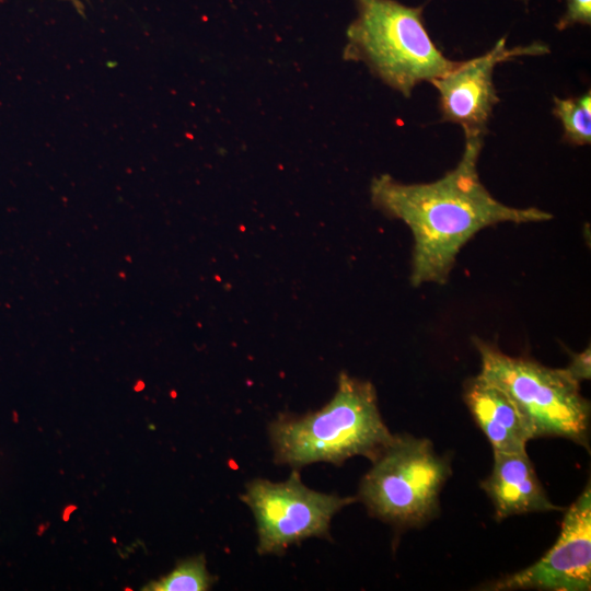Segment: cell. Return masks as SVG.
Returning a JSON list of instances; mask_svg holds the SVG:
<instances>
[{
	"mask_svg": "<svg viewBox=\"0 0 591 591\" xmlns=\"http://www.w3.org/2000/svg\"><path fill=\"white\" fill-rule=\"evenodd\" d=\"M215 580L207 570L205 557L200 555L179 563L173 571L150 582L143 590L205 591L210 589Z\"/></svg>",
	"mask_w": 591,
	"mask_h": 591,
	"instance_id": "obj_12",
	"label": "cell"
},
{
	"mask_svg": "<svg viewBox=\"0 0 591 591\" xmlns=\"http://www.w3.org/2000/svg\"><path fill=\"white\" fill-rule=\"evenodd\" d=\"M553 114L564 129V141L573 146L591 143V92L580 96L560 99L554 96Z\"/></svg>",
	"mask_w": 591,
	"mask_h": 591,
	"instance_id": "obj_11",
	"label": "cell"
},
{
	"mask_svg": "<svg viewBox=\"0 0 591 591\" xmlns=\"http://www.w3.org/2000/svg\"><path fill=\"white\" fill-rule=\"evenodd\" d=\"M483 138L466 137L457 165L434 182L404 184L389 174L371 182L373 205L402 220L412 231L410 282L414 287L444 283L461 248L485 228L553 218L536 207L505 205L487 190L477 170Z\"/></svg>",
	"mask_w": 591,
	"mask_h": 591,
	"instance_id": "obj_1",
	"label": "cell"
},
{
	"mask_svg": "<svg viewBox=\"0 0 591 591\" xmlns=\"http://www.w3.org/2000/svg\"><path fill=\"white\" fill-rule=\"evenodd\" d=\"M268 434L275 463L297 470L318 462L341 465L357 455L372 462L394 438L372 383L345 372L326 405L300 416L279 414Z\"/></svg>",
	"mask_w": 591,
	"mask_h": 591,
	"instance_id": "obj_2",
	"label": "cell"
},
{
	"mask_svg": "<svg viewBox=\"0 0 591 591\" xmlns=\"http://www.w3.org/2000/svg\"><path fill=\"white\" fill-rule=\"evenodd\" d=\"M549 47L541 42L508 47L502 37L482 56L456 65L431 84L439 93V106L444 121L457 124L464 136H482L493 109L499 102L494 85V71L498 63L523 56H541Z\"/></svg>",
	"mask_w": 591,
	"mask_h": 591,
	"instance_id": "obj_7",
	"label": "cell"
},
{
	"mask_svg": "<svg viewBox=\"0 0 591 591\" xmlns=\"http://www.w3.org/2000/svg\"><path fill=\"white\" fill-rule=\"evenodd\" d=\"M591 587V488L569 507L559 536L533 565L491 584V590L587 591Z\"/></svg>",
	"mask_w": 591,
	"mask_h": 591,
	"instance_id": "obj_8",
	"label": "cell"
},
{
	"mask_svg": "<svg viewBox=\"0 0 591 591\" xmlns=\"http://www.w3.org/2000/svg\"><path fill=\"white\" fill-rule=\"evenodd\" d=\"M357 15L346 31L343 58L363 62L384 84L409 97L457 61L447 58L429 36L422 7L396 0H355Z\"/></svg>",
	"mask_w": 591,
	"mask_h": 591,
	"instance_id": "obj_3",
	"label": "cell"
},
{
	"mask_svg": "<svg viewBox=\"0 0 591 591\" xmlns=\"http://www.w3.org/2000/svg\"><path fill=\"white\" fill-rule=\"evenodd\" d=\"M241 500L251 509L259 555H282L291 545L310 537L331 540L333 517L357 497H340L306 487L299 471L288 479L255 478L245 485Z\"/></svg>",
	"mask_w": 591,
	"mask_h": 591,
	"instance_id": "obj_6",
	"label": "cell"
},
{
	"mask_svg": "<svg viewBox=\"0 0 591 591\" xmlns=\"http://www.w3.org/2000/svg\"><path fill=\"white\" fill-rule=\"evenodd\" d=\"M566 10L557 22V30L564 31L576 24H591V0H565Z\"/></svg>",
	"mask_w": 591,
	"mask_h": 591,
	"instance_id": "obj_13",
	"label": "cell"
},
{
	"mask_svg": "<svg viewBox=\"0 0 591 591\" xmlns=\"http://www.w3.org/2000/svg\"><path fill=\"white\" fill-rule=\"evenodd\" d=\"M450 475L449 461L434 451L430 440L394 434L372 461L356 497L383 522L421 526L438 515L440 493Z\"/></svg>",
	"mask_w": 591,
	"mask_h": 591,
	"instance_id": "obj_5",
	"label": "cell"
},
{
	"mask_svg": "<svg viewBox=\"0 0 591 591\" xmlns=\"http://www.w3.org/2000/svg\"><path fill=\"white\" fill-rule=\"evenodd\" d=\"M571 361L565 370L577 383L589 380L591 376V351L588 346L582 352H570Z\"/></svg>",
	"mask_w": 591,
	"mask_h": 591,
	"instance_id": "obj_14",
	"label": "cell"
},
{
	"mask_svg": "<svg viewBox=\"0 0 591 591\" xmlns=\"http://www.w3.org/2000/svg\"><path fill=\"white\" fill-rule=\"evenodd\" d=\"M500 521L511 515L560 510L547 497L528 453L494 452L490 475L480 483Z\"/></svg>",
	"mask_w": 591,
	"mask_h": 591,
	"instance_id": "obj_9",
	"label": "cell"
},
{
	"mask_svg": "<svg viewBox=\"0 0 591 591\" xmlns=\"http://www.w3.org/2000/svg\"><path fill=\"white\" fill-rule=\"evenodd\" d=\"M474 344L482 361L478 375L512 401L533 439L560 437L589 449L590 403L565 368L508 356L482 339Z\"/></svg>",
	"mask_w": 591,
	"mask_h": 591,
	"instance_id": "obj_4",
	"label": "cell"
},
{
	"mask_svg": "<svg viewBox=\"0 0 591 591\" xmlns=\"http://www.w3.org/2000/svg\"><path fill=\"white\" fill-rule=\"evenodd\" d=\"M464 401L494 452L524 453L533 439L524 418L512 401L479 375L464 389Z\"/></svg>",
	"mask_w": 591,
	"mask_h": 591,
	"instance_id": "obj_10",
	"label": "cell"
}]
</instances>
